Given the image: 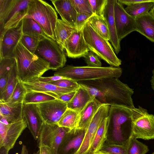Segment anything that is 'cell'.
Segmentation results:
<instances>
[{
  "label": "cell",
  "mask_w": 154,
  "mask_h": 154,
  "mask_svg": "<svg viewBox=\"0 0 154 154\" xmlns=\"http://www.w3.org/2000/svg\"><path fill=\"white\" fill-rule=\"evenodd\" d=\"M51 1L62 20L75 26L77 13L71 0Z\"/></svg>",
  "instance_id": "cell-20"
},
{
  "label": "cell",
  "mask_w": 154,
  "mask_h": 154,
  "mask_svg": "<svg viewBox=\"0 0 154 154\" xmlns=\"http://www.w3.org/2000/svg\"><path fill=\"white\" fill-rule=\"evenodd\" d=\"M77 13L85 14L90 15L93 14L88 0H71Z\"/></svg>",
  "instance_id": "cell-38"
},
{
  "label": "cell",
  "mask_w": 154,
  "mask_h": 154,
  "mask_svg": "<svg viewBox=\"0 0 154 154\" xmlns=\"http://www.w3.org/2000/svg\"><path fill=\"white\" fill-rule=\"evenodd\" d=\"M19 81L17 76L16 61L11 71L7 86L3 91L0 94V103H5L7 102L11 96Z\"/></svg>",
  "instance_id": "cell-30"
},
{
  "label": "cell",
  "mask_w": 154,
  "mask_h": 154,
  "mask_svg": "<svg viewBox=\"0 0 154 154\" xmlns=\"http://www.w3.org/2000/svg\"><path fill=\"white\" fill-rule=\"evenodd\" d=\"M20 154H29L26 147V146L24 145H22V150Z\"/></svg>",
  "instance_id": "cell-52"
},
{
  "label": "cell",
  "mask_w": 154,
  "mask_h": 154,
  "mask_svg": "<svg viewBox=\"0 0 154 154\" xmlns=\"http://www.w3.org/2000/svg\"><path fill=\"white\" fill-rule=\"evenodd\" d=\"M151 154H154V152L152 153Z\"/></svg>",
  "instance_id": "cell-56"
},
{
  "label": "cell",
  "mask_w": 154,
  "mask_h": 154,
  "mask_svg": "<svg viewBox=\"0 0 154 154\" xmlns=\"http://www.w3.org/2000/svg\"><path fill=\"white\" fill-rule=\"evenodd\" d=\"M110 106L103 104L93 117L86 130L82 143L75 154H88L96 131L102 121L107 117Z\"/></svg>",
  "instance_id": "cell-13"
},
{
  "label": "cell",
  "mask_w": 154,
  "mask_h": 154,
  "mask_svg": "<svg viewBox=\"0 0 154 154\" xmlns=\"http://www.w3.org/2000/svg\"><path fill=\"white\" fill-rule=\"evenodd\" d=\"M15 58L18 79L23 82L35 80L51 69L48 63L29 52L20 41L15 48Z\"/></svg>",
  "instance_id": "cell-3"
},
{
  "label": "cell",
  "mask_w": 154,
  "mask_h": 154,
  "mask_svg": "<svg viewBox=\"0 0 154 154\" xmlns=\"http://www.w3.org/2000/svg\"><path fill=\"white\" fill-rule=\"evenodd\" d=\"M108 118H104L100 123L95 133L88 154L100 151L106 142L107 137Z\"/></svg>",
  "instance_id": "cell-26"
},
{
  "label": "cell",
  "mask_w": 154,
  "mask_h": 154,
  "mask_svg": "<svg viewBox=\"0 0 154 154\" xmlns=\"http://www.w3.org/2000/svg\"><path fill=\"white\" fill-rule=\"evenodd\" d=\"M92 15L85 14L77 13L75 24V27L76 30L80 31L82 30Z\"/></svg>",
  "instance_id": "cell-43"
},
{
  "label": "cell",
  "mask_w": 154,
  "mask_h": 154,
  "mask_svg": "<svg viewBox=\"0 0 154 154\" xmlns=\"http://www.w3.org/2000/svg\"><path fill=\"white\" fill-rule=\"evenodd\" d=\"M71 130L57 124L44 123L37 140V146H45L50 149V154H57L58 149L66 134Z\"/></svg>",
  "instance_id": "cell-9"
},
{
  "label": "cell",
  "mask_w": 154,
  "mask_h": 154,
  "mask_svg": "<svg viewBox=\"0 0 154 154\" xmlns=\"http://www.w3.org/2000/svg\"><path fill=\"white\" fill-rule=\"evenodd\" d=\"M79 119V113L67 108L57 125L60 127L67 128L71 130L77 128Z\"/></svg>",
  "instance_id": "cell-31"
},
{
  "label": "cell",
  "mask_w": 154,
  "mask_h": 154,
  "mask_svg": "<svg viewBox=\"0 0 154 154\" xmlns=\"http://www.w3.org/2000/svg\"><path fill=\"white\" fill-rule=\"evenodd\" d=\"M38 148L40 150L39 154H50V149L48 146H42Z\"/></svg>",
  "instance_id": "cell-49"
},
{
  "label": "cell",
  "mask_w": 154,
  "mask_h": 154,
  "mask_svg": "<svg viewBox=\"0 0 154 154\" xmlns=\"http://www.w3.org/2000/svg\"><path fill=\"white\" fill-rule=\"evenodd\" d=\"M91 27L101 36L109 41L110 36L106 20L103 16L93 14L88 21Z\"/></svg>",
  "instance_id": "cell-29"
},
{
  "label": "cell",
  "mask_w": 154,
  "mask_h": 154,
  "mask_svg": "<svg viewBox=\"0 0 154 154\" xmlns=\"http://www.w3.org/2000/svg\"><path fill=\"white\" fill-rule=\"evenodd\" d=\"M76 30L74 26L62 19H58L54 33L55 40L64 49L66 41Z\"/></svg>",
  "instance_id": "cell-27"
},
{
  "label": "cell",
  "mask_w": 154,
  "mask_h": 154,
  "mask_svg": "<svg viewBox=\"0 0 154 154\" xmlns=\"http://www.w3.org/2000/svg\"><path fill=\"white\" fill-rule=\"evenodd\" d=\"M65 78H66L59 76L54 75L52 76L47 77L41 76L35 80H37L42 82L48 83L50 82L56 81Z\"/></svg>",
  "instance_id": "cell-46"
},
{
  "label": "cell",
  "mask_w": 154,
  "mask_h": 154,
  "mask_svg": "<svg viewBox=\"0 0 154 154\" xmlns=\"http://www.w3.org/2000/svg\"><path fill=\"white\" fill-rule=\"evenodd\" d=\"M127 146L105 143L100 151L106 154H127Z\"/></svg>",
  "instance_id": "cell-36"
},
{
  "label": "cell",
  "mask_w": 154,
  "mask_h": 154,
  "mask_svg": "<svg viewBox=\"0 0 154 154\" xmlns=\"http://www.w3.org/2000/svg\"><path fill=\"white\" fill-rule=\"evenodd\" d=\"M37 104L44 123L50 125L57 124L67 109V103L57 99Z\"/></svg>",
  "instance_id": "cell-12"
},
{
  "label": "cell",
  "mask_w": 154,
  "mask_h": 154,
  "mask_svg": "<svg viewBox=\"0 0 154 154\" xmlns=\"http://www.w3.org/2000/svg\"><path fill=\"white\" fill-rule=\"evenodd\" d=\"M23 116L33 138L37 140L44 122L37 103H23Z\"/></svg>",
  "instance_id": "cell-16"
},
{
  "label": "cell",
  "mask_w": 154,
  "mask_h": 154,
  "mask_svg": "<svg viewBox=\"0 0 154 154\" xmlns=\"http://www.w3.org/2000/svg\"><path fill=\"white\" fill-rule=\"evenodd\" d=\"M35 54L48 63L55 71L64 67L66 61L63 48L49 37L40 41Z\"/></svg>",
  "instance_id": "cell-8"
},
{
  "label": "cell",
  "mask_w": 154,
  "mask_h": 154,
  "mask_svg": "<svg viewBox=\"0 0 154 154\" xmlns=\"http://www.w3.org/2000/svg\"><path fill=\"white\" fill-rule=\"evenodd\" d=\"M118 1L122 4L127 6L136 4L139 3L149 2L151 0H117Z\"/></svg>",
  "instance_id": "cell-48"
},
{
  "label": "cell",
  "mask_w": 154,
  "mask_h": 154,
  "mask_svg": "<svg viewBox=\"0 0 154 154\" xmlns=\"http://www.w3.org/2000/svg\"><path fill=\"white\" fill-rule=\"evenodd\" d=\"M23 103L13 104L0 103V116L9 124L15 122L23 118Z\"/></svg>",
  "instance_id": "cell-22"
},
{
  "label": "cell",
  "mask_w": 154,
  "mask_h": 154,
  "mask_svg": "<svg viewBox=\"0 0 154 154\" xmlns=\"http://www.w3.org/2000/svg\"><path fill=\"white\" fill-rule=\"evenodd\" d=\"M102 105L93 97L79 113V119L76 128L87 129L93 117Z\"/></svg>",
  "instance_id": "cell-23"
},
{
  "label": "cell",
  "mask_w": 154,
  "mask_h": 154,
  "mask_svg": "<svg viewBox=\"0 0 154 154\" xmlns=\"http://www.w3.org/2000/svg\"><path fill=\"white\" fill-rule=\"evenodd\" d=\"M48 83L60 87L75 90L78 89L80 86L78 82L66 78Z\"/></svg>",
  "instance_id": "cell-41"
},
{
  "label": "cell",
  "mask_w": 154,
  "mask_h": 154,
  "mask_svg": "<svg viewBox=\"0 0 154 154\" xmlns=\"http://www.w3.org/2000/svg\"><path fill=\"white\" fill-rule=\"evenodd\" d=\"M86 43L90 51L111 66L118 67L122 61L116 55L108 41L99 34L88 22L82 29Z\"/></svg>",
  "instance_id": "cell-5"
},
{
  "label": "cell",
  "mask_w": 154,
  "mask_h": 154,
  "mask_svg": "<svg viewBox=\"0 0 154 154\" xmlns=\"http://www.w3.org/2000/svg\"><path fill=\"white\" fill-rule=\"evenodd\" d=\"M92 154H106L104 152L100 151L96 152Z\"/></svg>",
  "instance_id": "cell-54"
},
{
  "label": "cell",
  "mask_w": 154,
  "mask_h": 154,
  "mask_svg": "<svg viewBox=\"0 0 154 154\" xmlns=\"http://www.w3.org/2000/svg\"><path fill=\"white\" fill-rule=\"evenodd\" d=\"M114 15L117 34L120 42L131 32L137 31L135 19L126 12L117 0H115Z\"/></svg>",
  "instance_id": "cell-10"
},
{
  "label": "cell",
  "mask_w": 154,
  "mask_h": 154,
  "mask_svg": "<svg viewBox=\"0 0 154 154\" xmlns=\"http://www.w3.org/2000/svg\"><path fill=\"white\" fill-rule=\"evenodd\" d=\"M76 91V90L64 94L57 99L67 103L72 99Z\"/></svg>",
  "instance_id": "cell-47"
},
{
  "label": "cell",
  "mask_w": 154,
  "mask_h": 154,
  "mask_svg": "<svg viewBox=\"0 0 154 154\" xmlns=\"http://www.w3.org/2000/svg\"><path fill=\"white\" fill-rule=\"evenodd\" d=\"M15 58L4 57L0 59V77L10 72L16 62Z\"/></svg>",
  "instance_id": "cell-40"
},
{
  "label": "cell",
  "mask_w": 154,
  "mask_h": 154,
  "mask_svg": "<svg viewBox=\"0 0 154 154\" xmlns=\"http://www.w3.org/2000/svg\"><path fill=\"white\" fill-rule=\"evenodd\" d=\"M93 98L86 89L80 85L72 99L67 103V108L80 113Z\"/></svg>",
  "instance_id": "cell-25"
},
{
  "label": "cell",
  "mask_w": 154,
  "mask_h": 154,
  "mask_svg": "<svg viewBox=\"0 0 154 154\" xmlns=\"http://www.w3.org/2000/svg\"><path fill=\"white\" fill-rule=\"evenodd\" d=\"M22 26V20L17 27L8 29L0 34V59L15 58L16 48L23 35Z\"/></svg>",
  "instance_id": "cell-11"
},
{
  "label": "cell",
  "mask_w": 154,
  "mask_h": 154,
  "mask_svg": "<svg viewBox=\"0 0 154 154\" xmlns=\"http://www.w3.org/2000/svg\"><path fill=\"white\" fill-rule=\"evenodd\" d=\"M120 67H93L67 65L55 71L54 75L70 79L78 82L106 78H118L122 75Z\"/></svg>",
  "instance_id": "cell-4"
},
{
  "label": "cell",
  "mask_w": 154,
  "mask_h": 154,
  "mask_svg": "<svg viewBox=\"0 0 154 154\" xmlns=\"http://www.w3.org/2000/svg\"><path fill=\"white\" fill-rule=\"evenodd\" d=\"M40 150L39 149L36 152H34L32 154H39Z\"/></svg>",
  "instance_id": "cell-55"
},
{
  "label": "cell",
  "mask_w": 154,
  "mask_h": 154,
  "mask_svg": "<svg viewBox=\"0 0 154 154\" xmlns=\"http://www.w3.org/2000/svg\"><path fill=\"white\" fill-rule=\"evenodd\" d=\"M9 150L4 146L0 147V154H8Z\"/></svg>",
  "instance_id": "cell-50"
},
{
  "label": "cell",
  "mask_w": 154,
  "mask_h": 154,
  "mask_svg": "<svg viewBox=\"0 0 154 154\" xmlns=\"http://www.w3.org/2000/svg\"><path fill=\"white\" fill-rule=\"evenodd\" d=\"M93 14L103 16L104 11L107 3V0H88Z\"/></svg>",
  "instance_id": "cell-39"
},
{
  "label": "cell",
  "mask_w": 154,
  "mask_h": 154,
  "mask_svg": "<svg viewBox=\"0 0 154 154\" xmlns=\"http://www.w3.org/2000/svg\"><path fill=\"white\" fill-rule=\"evenodd\" d=\"M154 5V0L127 6L125 8L126 12L135 19L149 12Z\"/></svg>",
  "instance_id": "cell-32"
},
{
  "label": "cell",
  "mask_w": 154,
  "mask_h": 154,
  "mask_svg": "<svg viewBox=\"0 0 154 154\" xmlns=\"http://www.w3.org/2000/svg\"><path fill=\"white\" fill-rule=\"evenodd\" d=\"M56 98L47 94L40 92H27L23 103H38L54 100Z\"/></svg>",
  "instance_id": "cell-33"
},
{
  "label": "cell",
  "mask_w": 154,
  "mask_h": 154,
  "mask_svg": "<svg viewBox=\"0 0 154 154\" xmlns=\"http://www.w3.org/2000/svg\"><path fill=\"white\" fill-rule=\"evenodd\" d=\"M27 126L26 121L23 118L11 124L0 147L4 146L9 151L14 147L16 141Z\"/></svg>",
  "instance_id": "cell-21"
},
{
  "label": "cell",
  "mask_w": 154,
  "mask_h": 154,
  "mask_svg": "<svg viewBox=\"0 0 154 154\" xmlns=\"http://www.w3.org/2000/svg\"><path fill=\"white\" fill-rule=\"evenodd\" d=\"M102 105L134 109L133 89L118 78H106L78 82Z\"/></svg>",
  "instance_id": "cell-1"
},
{
  "label": "cell",
  "mask_w": 154,
  "mask_h": 154,
  "mask_svg": "<svg viewBox=\"0 0 154 154\" xmlns=\"http://www.w3.org/2000/svg\"><path fill=\"white\" fill-rule=\"evenodd\" d=\"M86 130L77 128L70 130L63 138L57 154H75L82 143Z\"/></svg>",
  "instance_id": "cell-17"
},
{
  "label": "cell",
  "mask_w": 154,
  "mask_h": 154,
  "mask_svg": "<svg viewBox=\"0 0 154 154\" xmlns=\"http://www.w3.org/2000/svg\"><path fill=\"white\" fill-rule=\"evenodd\" d=\"M146 110L139 106L130 109L110 106L108 118L106 142L128 146L132 137L134 120Z\"/></svg>",
  "instance_id": "cell-2"
},
{
  "label": "cell",
  "mask_w": 154,
  "mask_h": 154,
  "mask_svg": "<svg viewBox=\"0 0 154 154\" xmlns=\"http://www.w3.org/2000/svg\"><path fill=\"white\" fill-rule=\"evenodd\" d=\"M40 41L35 38L23 34L20 42L29 52L35 54Z\"/></svg>",
  "instance_id": "cell-37"
},
{
  "label": "cell",
  "mask_w": 154,
  "mask_h": 154,
  "mask_svg": "<svg viewBox=\"0 0 154 154\" xmlns=\"http://www.w3.org/2000/svg\"><path fill=\"white\" fill-rule=\"evenodd\" d=\"M27 93V91L23 82L19 81L11 96L6 103L10 104L23 103Z\"/></svg>",
  "instance_id": "cell-34"
},
{
  "label": "cell",
  "mask_w": 154,
  "mask_h": 154,
  "mask_svg": "<svg viewBox=\"0 0 154 154\" xmlns=\"http://www.w3.org/2000/svg\"><path fill=\"white\" fill-rule=\"evenodd\" d=\"M11 124H6L0 122V146L4 140Z\"/></svg>",
  "instance_id": "cell-44"
},
{
  "label": "cell",
  "mask_w": 154,
  "mask_h": 154,
  "mask_svg": "<svg viewBox=\"0 0 154 154\" xmlns=\"http://www.w3.org/2000/svg\"><path fill=\"white\" fill-rule=\"evenodd\" d=\"M132 137L144 140L154 139V115L146 110L133 122Z\"/></svg>",
  "instance_id": "cell-14"
},
{
  "label": "cell",
  "mask_w": 154,
  "mask_h": 154,
  "mask_svg": "<svg viewBox=\"0 0 154 154\" xmlns=\"http://www.w3.org/2000/svg\"><path fill=\"white\" fill-rule=\"evenodd\" d=\"M31 0H0V32L17 27L27 15Z\"/></svg>",
  "instance_id": "cell-7"
},
{
  "label": "cell",
  "mask_w": 154,
  "mask_h": 154,
  "mask_svg": "<svg viewBox=\"0 0 154 154\" xmlns=\"http://www.w3.org/2000/svg\"><path fill=\"white\" fill-rule=\"evenodd\" d=\"M152 75L150 82L151 83V88L154 91V69L152 71Z\"/></svg>",
  "instance_id": "cell-51"
},
{
  "label": "cell",
  "mask_w": 154,
  "mask_h": 154,
  "mask_svg": "<svg viewBox=\"0 0 154 154\" xmlns=\"http://www.w3.org/2000/svg\"><path fill=\"white\" fill-rule=\"evenodd\" d=\"M84 57L87 66L93 67H102L100 58L93 52L89 51Z\"/></svg>",
  "instance_id": "cell-42"
},
{
  "label": "cell",
  "mask_w": 154,
  "mask_h": 154,
  "mask_svg": "<svg viewBox=\"0 0 154 154\" xmlns=\"http://www.w3.org/2000/svg\"><path fill=\"white\" fill-rule=\"evenodd\" d=\"M11 71L5 73L2 76L0 77V94L3 91L7 86Z\"/></svg>",
  "instance_id": "cell-45"
},
{
  "label": "cell",
  "mask_w": 154,
  "mask_h": 154,
  "mask_svg": "<svg viewBox=\"0 0 154 154\" xmlns=\"http://www.w3.org/2000/svg\"><path fill=\"white\" fill-rule=\"evenodd\" d=\"M115 0H107L103 16L106 19L109 32V42L111 43L115 52L118 54L121 51L120 42L118 38L116 31L114 15Z\"/></svg>",
  "instance_id": "cell-19"
},
{
  "label": "cell",
  "mask_w": 154,
  "mask_h": 154,
  "mask_svg": "<svg viewBox=\"0 0 154 154\" xmlns=\"http://www.w3.org/2000/svg\"><path fill=\"white\" fill-rule=\"evenodd\" d=\"M149 13L154 18V5L150 10Z\"/></svg>",
  "instance_id": "cell-53"
},
{
  "label": "cell",
  "mask_w": 154,
  "mask_h": 154,
  "mask_svg": "<svg viewBox=\"0 0 154 154\" xmlns=\"http://www.w3.org/2000/svg\"><path fill=\"white\" fill-rule=\"evenodd\" d=\"M64 49L68 57L79 58L84 57L90 51L84 38L82 29L74 31L66 41Z\"/></svg>",
  "instance_id": "cell-15"
},
{
  "label": "cell",
  "mask_w": 154,
  "mask_h": 154,
  "mask_svg": "<svg viewBox=\"0 0 154 154\" xmlns=\"http://www.w3.org/2000/svg\"><path fill=\"white\" fill-rule=\"evenodd\" d=\"M27 92L37 91L44 93L57 99L61 95L76 90L60 87L49 83L35 80L23 82Z\"/></svg>",
  "instance_id": "cell-18"
},
{
  "label": "cell",
  "mask_w": 154,
  "mask_h": 154,
  "mask_svg": "<svg viewBox=\"0 0 154 154\" xmlns=\"http://www.w3.org/2000/svg\"><path fill=\"white\" fill-rule=\"evenodd\" d=\"M149 150L147 146L131 137L127 148V154H145Z\"/></svg>",
  "instance_id": "cell-35"
},
{
  "label": "cell",
  "mask_w": 154,
  "mask_h": 154,
  "mask_svg": "<svg viewBox=\"0 0 154 154\" xmlns=\"http://www.w3.org/2000/svg\"><path fill=\"white\" fill-rule=\"evenodd\" d=\"M137 31L154 42V18L149 12L135 18Z\"/></svg>",
  "instance_id": "cell-24"
},
{
  "label": "cell",
  "mask_w": 154,
  "mask_h": 154,
  "mask_svg": "<svg viewBox=\"0 0 154 154\" xmlns=\"http://www.w3.org/2000/svg\"><path fill=\"white\" fill-rule=\"evenodd\" d=\"M40 26L46 35L55 40L54 31L58 20L54 8L46 2L41 0H31L27 15Z\"/></svg>",
  "instance_id": "cell-6"
},
{
  "label": "cell",
  "mask_w": 154,
  "mask_h": 154,
  "mask_svg": "<svg viewBox=\"0 0 154 154\" xmlns=\"http://www.w3.org/2000/svg\"><path fill=\"white\" fill-rule=\"evenodd\" d=\"M22 21L23 34L35 38L40 41L49 37L39 24L34 19L25 17Z\"/></svg>",
  "instance_id": "cell-28"
}]
</instances>
